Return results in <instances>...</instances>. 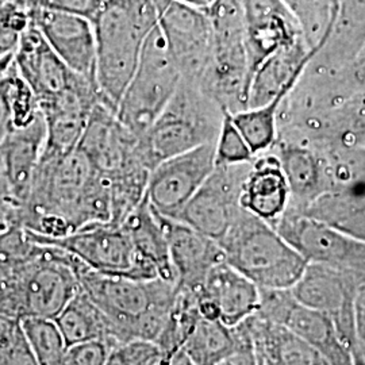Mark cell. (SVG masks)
I'll use <instances>...</instances> for the list:
<instances>
[{"instance_id":"cell-1","label":"cell","mask_w":365,"mask_h":365,"mask_svg":"<svg viewBox=\"0 0 365 365\" xmlns=\"http://www.w3.org/2000/svg\"><path fill=\"white\" fill-rule=\"evenodd\" d=\"M110 182L78 148L66 155L42 152L33 176L21 225L46 238L111 221Z\"/></svg>"},{"instance_id":"cell-2","label":"cell","mask_w":365,"mask_h":365,"mask_svg":"<svg viewBox=\"0 0 365 365\" xmlns=\"http://www.w3.org/2000/svg\"><path fill=\"white\" fill-rule=\"evenodd\" d=\"M71 257L78 286L105 314L118 345L135 339L156 342L176 299V283L99 274Z\"/></svg>"},{"instance_id":"cell-3","label":"cell","mask_w":365,"mask_h":365,"mask_svg":"<svg viewBox=\"0 0 365 365\" xmlns=\"http://www.w3.org/2000/svg\"><path fill=\"white\" fill-rule=\"evenodd\" d=\"M95 80L102 103L113 113L138 64L145 41L157 26L155 0H105L91 19Z\"/></svg>"},{"instance_id":"cell-4","label":"cell","mask_w":365,"mask_h":365,"mask_svg":"<svg viewBox=\"0 0 365 365\" xmlns=\"http://www.w3.org/2000/svg\"><path fill=\"white\" fill-rule=\"evenodd\" d=\"M218 244L225 261L261 289H289L309 264L274 226L245 210Z\"/></svg>"},{"instance_id":"cell-5","label":"cell","mask_w":365,"mask_h":365,"mask_svg":"<svg viewBox=\"0 0 365 365\" xmlns=\"http://www.w3.org/2000/svg\"><path fill=\"white\" fill-rule=\"evenodd\" d=\"M41 245L36 260L0 282V314L18 321L54 319L78 292L71 255L52 245Z\"/></svg>"},{"instance_id":"cell-6","label":"cell","mask_w":365,"mask_h":365,"mask_svg":"<svg viewBox=\"0 0 365 365\" xmlns=\"http://www.w3.org/2000/svg\"><path fill=\"white\" fill-rule=\"evenodd\" d=\"M222 118L223 110L197 84L182 80L170 103L140 137L148 164L153 170L163 160L215 143Z\"/></svg>"},{"instance_id":"cell-7","label":"cell","mask_w":365,"mask_h":365,"mask_svg":"<svg viewBox=\"0 0 365 365\" xmlns=\"http://www.w3.org/2000/svg\"><path fill=\"white\" fill-rule=\"evenodd\" d=\"M180 81L182 75L156 26L145 41L115 115L129 130L143 137L170 103Z\"/></svg>"},{"instance_id":"cell-8","label":"cell","mask_w":365,"mask_h":365,"mask_svg":"<svg viewBox=\"0 0 365 365\" xmlns=\"http://www.w3.org/2000/svg\"><path fill=\"white\" fill-rule=\"evenodd\" d=\"M29 233L36 242L66 250L95 272L134 280L158 277L155 267L138 256L122 225L95 223L60 238Z\"/></svg>"},{"instance_id":"cell-9","label":"cell","mask_w":365,"mask_h":365,"mask_svg":"<svg viewBox=\"0 0 365 365\" xmlns=\"http://www.w3.org/2000/svg\"><path fill=\"white\" fill-rule=\"evenodd\" d=\"M274 229L309 264L365 274L363 240L292 207H288Z\"/></svg>"},{"instance_id":"cell-10","label":"cell","mask_w":365,"mask_h":365,"mask_svg":"<svg viewBox=\"0 0 365 365\" xmlns=\"http://www.w3.org/2000/svg\"><path fill=\"white\" fill-rule=\"evenodd\" d=\"M157 27L182 81L197 84L209 64L212 27L206 10L179 0H155Z\"/></svg>"},{"instance_id":"cell-11","label":"cell","mask_w":365,"mask_h":365,"mask_svg":"<svg viewBox=\"0 0 365 365\" xmlns=\"http://www.w3.org/2000/svg\"><path fill=\"white\" fill-rule=\"evenodd\" d=\"M256 314L286 327L321 353L330 364L354 365L352 352L333 321L325 314L300 304L291 289L260 288V306Z\"/></svg>"},{"instance_id":"cell-12","label":"cell","mask_w":365,"mask_h":365,"mask_svg":"<svg viewBox=\"0 0 365 365\" xmlns=\"http://www.w3.org/2000/svg\"><path fill=\"white\" fill-rule=\"evenodd\" d=\"M248 164L215 165L206 182L178 214L182 222L220 242L241 212V187Z\"/></svg>"},{"instance_id":"cell-13","label":"cell","mask_w":365,"mask_h":365,"mask_svg":"<svg viewBox=\"0 0 365 365\" xmlns=\"http://www.w3.org/2000/svg\"><path fill=\"white\" fill-rule=\"evenodd\" d=\"M214 168L215 143L163 160L150 170L145 196L160 215L176 218Z\"/></svg>"},{"instance_id":"cell-14","label":"cell","mask_w":365,"mask_h":365,"mask_svg":"<svg viewBox=\"0 0 365 365\" xmlns=\"http://www.w3.org/2000/svg\"><path fill=\"white\" fill-rule=\"evenodd\" d=\"M365 274L319 264H307L299 280L289 288L300 304L327 315L352 352L354 299Z\"/></svg>"},{"instance_id":"cell-15","label":"cell","mask_w":365,"mask_h":365,"mask_svg":"<svg viewBox=\"0 0 365 365\" xmlns=\"http://www.w3.org/2000/svg\"><path fill=\"white\" fill-rule=\"evenodd\" d=\"M14 66L36 95L39 107L49 105L88 83L96 84L66 66L31 22L15 52Z\"/></svg>"},{"instance_id":"cell-16","label":"cell","mask_w":365,"mask_h":365,"mask_svg":"<svg viewBox=\"0 0 365 365\" xmlns=\"http://www.w3.org/2000/svg\"><path fill=\"white\" fill-rule=\"evenodd\" d=\"M244 41L249 80L274 53L302 41L307 42L297 16L283 0H244Z\"/></svg>"},{"instance_id":"cell-17","label":"cell","mask_w":365,"mask_h":365,"mask_svg":"<svg viewBox=\"0 0 365 365\" xmlns=\"http://www.w3.org/2000/svg\"><path fill=\"white\" fill-rule=\"evenodd\" d=\"M212 27L207 64L210 78L221 86H235L249 76L244 41V0H214L206 10Z\"/></svg>"},{"instance_id":"cell-18","label":"cell","mask_w":365,"mask_h":365,"mask_svg":"<svg viewBox=\"0 0 365 365\" xmlns=\"http://www.w3.org/2000/svg\"><path fill=\"white\" fill-rule=\"evenodd\" d=\"M194 294L200 315L226 327L242 324L260 306V288L226 261L211 268Z\"/></svg>"},{"instance_id":"cell-19","label":"cell","mask_w":365,"mask_h":365,"mask_svg":"<svg viewBox=\"0 0 365 365\" xmlns=\"http://www.w3.org/2000/svg\"><path fill=\"white\" fill-rule=\"evenodd\" d=\"M31 24L66 66L80 76L95 81L96 45L91 19L46 9L30 10Z\"/></svg>"},{"instance_id":"cell-20","label":"cell","mask_w":365,"mask_h":365,"mask_svg":"<svg viewBox=\"0 0 365 365\" xmlns=\"http://www.w3.org/2000/svg\"><path fill=\"white\" fill-rule=\"evenodd\" d=\"M156 214L168 241L176 286L194 292L211 268L225 261L221 245L182 222Z\"/></svg>"},{"instance_id":"cell-21","label":"cell","mask_w":365,"mask_h":365,"mask_svg":"<svg viewBox=\"0 0 365 365\" xmlns=\"http://www.w3.org/2000/svg\"><path fill=\"white\" fill-rule=\"evenodd\" d=\"M324 43V36L313 48L302 41L265 58L249 80L245 108L268 105L282 92L292 91Z\"/></svg>"},{"instance_id":"cell-22","label":"cell","mask_w":365,"mask_h":365,"mask_svg":"<svg viewBox=\"0 0 365 365\" xmlns=\"http://www.w3.org/2000/svg\"><path fill=\"white\" fill-rule=\"evenodd\" d=\"M289 203V187L277 156L253 158L241 187V209L274 227Z\"/></svg>"},{"instance_id":"cell-23","label":"cell","mask_w":365,"mask_h":365,"mask_svg":"<svg viewBox=\"0 0 365 365\" xmlns=\"http://www.w3.org/2000/svg\"><path fill=\"white\" fill-rule=\"evenodd\" d=\"M46 141V123L42 113L26 128L14 129L0 144V157L14 199L21 209L26 203L33 176Z\"/></svg>"},{"instance_id":"cell-24","label":"cell","mask_w":365,"mask_h":365,"mask_svg":"<svg viewBox=\"0 0 365 365\" xmlns=\"http://www.w3.org/2000/svg\"><path fill=\"white\" fill-rule=\"evenodd\" d=\"M257 365H331L313 346L259 314L245 321Z\"/></svg>"},{"instance_id":"cell-25","label":"cell","mask_w":365,"mask_h":365,"mask_svg":"<svg viewBox=\"0 0 365 365\" xmlns=\"http://www.w3.org/2000/svg\"><path fill=\"white\" fill-rule=\"evenodd\" d=\"M122 226L130 235L131 242L138 256L155 267L158 277L170 283H176L167 237L158 221L156 211L152 209L146 196L131 211Z\"/></svg>"},{"instance_id":"cell-26","label":"cell","mask_w":365,"mask_h":365,"mask_svg":"<svg viewBox=\"0 0 365 365\" xmlns=\"http://www.w3.org/2000/svg\"><path fill=\"white\" fill-rule=\"evenodd\" d=\"M54 322L63 333L68 346L91 341L106 342L113 349L119 346L105 314L81 288L54 318Z\"/></svg>"},{"instance_id":"cell-27","label":"cell","mask_w":365,"mask_h":365,"mask_svg":"<svg viewBox=\"0 0 365 365\" xmlns=\"http://www.w3.org/2000/svg\"><path fill=\"white\" fill-rule=\"evenodd\" d=\"M277 158L287 179L291 200H295L297 205L292 209H306L327 192L321 163L312 150L286 145L282 146Z\"/></svg>"},{"instance_id":"cell-28","label":"cell","mask_w":365,"mask_h":365,"mask_svg":"<svg viewBox=\"0 0 365 365\" xmlns=\"http://www.w3.org/2000/svg\"><path fill=\"white\" fill-rule=\"evenodd\" d=\"M240 345L238 327H226L218 319L200 317L182 346L194 365H220Z\"/></svg>"},{"instance_id":"cell-29","label":"cell","mask_w":365,"mask_h":365,"mask_svg":"<svg viewBox=\"0 0 365 365\" xmlns=\"http://www.w3.org/2000/svg\"><path fill=\"white\" fill-rule=\"evenodd\" d=\"M324 37L322 49L333 45L341 58L353 60L365 45V0H333Z\"/></svg>"},{"instance_id":"cell-30","label":"cell","mask_w":365,"mask_h":365,"mask_svg":"<svg viewBox=\"0 0 365 365\" xmlns=\"http://www.w3.org/2000/svg\"><path fill=\"white\" fill-rule=\"evenodd\" d=\"M21 324L39 365H63L68 345L54 319L27 318Z\"/></svg>"},{"instance_id":"cell-31","label":"cell","mask_w":365,"mask_h":365,"mask_svg":"<svg viewBox=\"0 0 365 365\" xmlns=\"http://www.w3.org/2000/svg\"><path fill=\"white\" fill-rule=\"evenodd\" d=\"M42 245L36 242L24 226H13L0 233V282L22 271L41 253Z\"/></svg>"},{"instance_id":"cell-32","label":"cell","mask_w":365,"mask_h":365,"mask_svg":"<svg viewBox=\"0 0 365 365\" xmlns=\"http://www.w3.org/2000/svg\"><path fill=\"white\" fill-rule=\"evenodd\" d=\"M0 365H39L21 321L0 314Z\"/></svg>"},{"instance_id":"cell-33","label":"cell","mask_w":365,"mask_h":365,"mask_svg":"<svg viewBox=\"0 0 365 365\" xmlns=\"http://www.w3.org/2000/svg\"><path fill=\"white\" fill-rule=\"evenodd\" d=\"M30 10L21 0L0 1V57L15 54L30 26Z\"/></svg>"},{"instance_id":"cell-34","label":"cell","mask_w":365,"mask_h":365,"mask_svg":"<svg viewBox=\"0 0 365 365\" xmlns=\"http://www.w3.org/2000/svg\"><path fill=\"white\" fill-rule=\"evenodd\" d=\"M300 24L303 34L313 48L327 30L333 0H283Z\"/></svg>"},{"instance_id":"cell-35","label":"cell","mask_w":365,"mask_h":365,"mask_svg":"<svg viewBox=\"0 0 365 365\" xmlns=\"http://www.w3.org/2000/svg\"><path fill=\"white\" fill-rule=\"evenodd\" d=\"M255 155L235 128L230 111L223 110L221 129L215 140V165H240L252 163Z\"/></svg>"},{"instance_id":"cell-36","label":"cell","mask_w":365,"mask_h":365,"mask_svg":"<svg viewBox=\"0 0 365 365\" xmlns=\"http://www.w3.org/2000/svg\"><path fill=\"white\" fill-rule=\"evenodd\" d=\"M9 81V98L13 113L14 129L26 128L34 122L41 114L38 101L26 81L18 73L15 66H11L6 73Z\"/></svg>"},{"instance_id":"cell-37","label":"cell","mask_w":365,"mask_h":365,"mask_svg":"<svg viewBox=\"0 0 365 365\" xmlns=\"http://www.w3.org/2000/svg\"><path fill=\"white\" fill-rule=\"evenodd\" d=\"M111 349L101 341L75 344L68 346L63 365H105Z\"/></svg>"},{"instance_id":"cell-38","label":"cell","mask_w":365,"mask_h":365,"mask_svg":"<svg viewBox=\"0 0 365 365\" xmlns=\"http://www.w3.org/2000/svg\"><path fill=\"white\" fill-rule=\"evenodd\" d=\"M352 357L353 364L365 365V277L357 288L354 299Z\"/></svg>"},{"instance_id":"cell-39","label":"cell","mask_w":365,"mask_h":365,"mask_svg":"<svg viewBox=\"0 0 365 365\" xmlns=\"http://www.w3.org/2000/svg\"><path fill=\"white\" fill-rule=\"evenodd\" d=\"M14 130L13 113L9 98V81L4 75L0 78V144Z\"/></svg>"},{"instance_id":"cell-40","label":"cell","mask_w":365,"mask_h":365,"mask_svg":"<svg viewBox=\"0 0 365 365\" xmlns=\"http://www.w3.org/2000/svg\"><path fill=\"white\" fill-rule=\"evenodd\" d=\"M349 129L354 140L365 144V101L360 102V105L353 110Z\"/></svg>"},{"instance_id":"cell-41","label":"cell","mask_w":365,"mask_h":365,"mask_svg":"<svg viewBox=\"0 0 365 365\" xmlns=\"http://www.w3.org/2000/svg\"><path fill=\"white\" fill-rule=\"evenodd\" d=\"M353 78L357 84L365 86V45L352 60Z\"/></svg>"},{"instance_id":"cell-42","label":"cell","mask_w":365,"mask_h":365,"mask_svg":"<svg viewBox=\"0 0 365 365\" xmlns=\"http://www.w3.org/2000/svg\"><path fill=\"white\" fill-rule=\"evenodd\" d=\"M164 365H194L191 363V360L182 352V351H179L178 353H175V354H172L170 359L167 360V363Z\"/></svg>"},{"instance_id":"cell-43","label":"cell","mask_w":365,"mask_h":365,"mask_svg":"<svg viewBox=\"0 0 365 365\" xmlns=\"http://www.w3.org/2000/svg\"><path fill=\"white\" fill-rule=\"evenodd\" d=\"M14 56L15 54L0 57V78H3L9 72V69L11 68V66H13Z\"/></svg>"},{"instance_id":"cell-44","label":"cell","mask_w":365,"mask_h":365,"mask_svg":"<svg viewBox=\"0 0 365 365\" xmlns=\"http://www.w3.org/2000/svg\"><path fill=\"white\" fill-rule=\"evenodd\" d=\"M179 1H182V3L190 4V6H194L197 9H202V10H207L214 0H179Z\"/></svg>"},{"instance_id":"cell-45","label":"cell","mask_w":365,"mask_h":365,"mask_svg":"<svg viewBox=\"0 0 365 365\" xmlns=\"http://www.w3.org/2000/svg\"><path fill=\"white\" fill-rule=\"evenodd\" d=\"M102 1H105V0H102Z\"/></svg>"}]
</instances>
